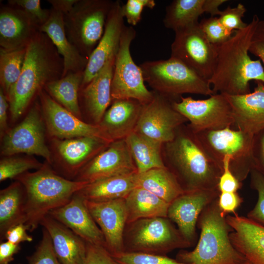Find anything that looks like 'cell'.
Listing matches in <instances>:
<instances>
[{"instance_id":"cell-50","label":"cell","mask_w":264,"mask_h":264,"mask_svg":"<svg viewBox=\"0 0 264 264\" xmlns=\"http://www.w3.org/2000/svg\"><path fill=\"white\" fill-rule=\"evenodd\" d=\"M253 151L255 167L264 176V130L254 135Z\"/></svg>"},{"instance_id":"cell-38","label":"cell","mask_w":264,"mask_h":264,"mask_svg":"<svg viewBox=\"0 0 264 264\" xmlns=\"http://www.w3.org/2000/svg\"><path fill=\"white\" fill-rule=\"evenodd\" d=\"M119 264H187L163 255L123 251L111 256Z\"/></svg>"},{"instance_id":"cell-44","label":"cell","mask_w":264,"mask_h":264,"mask_svg":"<svg viewBox=\"0 0 264 264\" xmlns=\"http://www.w3.org/2000/svg\"><path fill=\"white\" fill-rule=\"evenodd\" d=\"M8 4L19 7L30 15L41 26L48 20L50 9H43L40 0H9Z\"/></svg>"},{"instance_id":"cell-26","label":"cell","mask_w":264,"mask_h":264,"mask_svg":"<svg viewBox=\"0 0 264 264\" xmlns=\"http://www.w3.org/2000/svg\"><path fill=\"white\" fill-rule=\"evenodd\" d=\"M48 232L55 254L61 264H84L86 242L67 227L50 215L40 222Z\"/></svg>"},{"instance_id":"cell-40","label":"cell","mask_w":264,"mask_h":264,"mask_svg":"<svg viewBox=\"0 0 264 264\" xmlns=\"http://www.w3.org/2000/svg\"><path fill=\"white\" fill-rule=\"evenodd\" d=\"M250 174V186L257 191L258 200L254 207L248 213L247 218L264 226V176L255 167Z\"/></svg>"},{"instance_id":"cell-54","label":"cell","mask_w":264,"mask_h":264,"mask_svg":"<svg viewBox=\"0 0 264 264\" xmlns=\"http://www.w3.org/2000/svg\"><path fill=\"white\" fill-rule=\"evenodd\" d=\"M253 264L246 259L244 262L239 263V264Z\"/></svg>"},{"instance_id":"cell-25","label":"cell","mask_w":264,"mask_h":264,"mask_svg":"<svg viewBox=\"0 0 264 264\" xmlns=\"http://www.w3.org/2000/svg\"><path fill=\"white\" fill-rule=\"evenodd\" d=\"M226 220L233 229L229 237L234 247L253 264H264V226L237 214Z\"/></svg>"},{"instance_id":"cell-42","label":"cell","mask_w":264,"mask_h":264,"mask_svg":"<svg viewBox=\"0 0 264 264\" xmlns=\"http://www.w3.org/2000/svg\"><path fill=\"white\" fill-rule=\"evenodd\" d=\"M246 11L245 6L239 3L235 7L228 6L223 10H220L218 18L221 23L227 29L232 32L245 28L248 23L242 20Z\"/></svg>"},{"instance_id":"cell-19","label":"cell","mask_w":264,"mask_h":264,"mask_svg":"<svg viewBox=\"0 0 264 264\" xmlns=\"http://www.w3.org/2000/svg\"><path fill=\"white\" fill-rule=\"evenodd\" d=\"M219 189L185 192L169 205L168 218L175 222L184 240L192 246L197 239L196 227L204 208L219 197Z\"/></svg>"},{"instance_id":"cell-27","label":"cell","mask_w":264,"mask_h":264,"mask_svg":"<svg viewBox=\"0 0 264 264\" xmlns=\"http://www.w3.org/2000/svg\"><path fill=\"white\" fill-rule=\"evenodd\" d=\"M47 35L63 59L62 77L69 72H84L88 59L69 41L65 29L64 14L51 8L48 20L40 27Z\"/></svg>"},{"instance_id":"cell-23","label":"cell","mask_w":264,"mask_h":264,"mask_svg":"<svg viewBox=\"0 0 264 264\" xmlns=\"http://www.w3.org/2000/svg\"><path fill=\"white\" fill-rule=\"evenodd\" d=\"M255 82L256 86L253 92L225 94L232 108V127L254 135L264 130V83Z\"/></svg>"},{"instance_id":"cell-41","label":"cell","mask_w":264,"mask_h":264,"mask_svg":"<svg viewBox=\"0 0 264 264\" xmlns=\"http://www.w3.org/2000/svg\"><path fill=\"white\" fill-rule=\"evenodd\" d=\"M27 259L28 264H61L54 251L50 236L44 228L35 251Z\"/></svg>"},{"instance_id":"cell-8","label":"cell","mask_w":264,"mask_h":264,"mask_svg":"<svg viewBox=\"0 0 264 264\" xmlns=\"http://www.w3.org/2000/svg\"><path fill=\"white\" fill-rule=\"evenodd\" d=\"M196 134L208 154L222 168L224 157H230V169L241 182L255 167L254 135L230 127Z\"/></svg>"},{"instance_id":"cell-33","label":"cell","mask_w":264,"mask_h":264,"mask_svg":"<svg viewBox=\"0 0 264 264\" xmlns=\"http://www.w3.org/2000/svg\"><path fill=\"white\" fill-rule=\"evenodd\" d=\"M127 224L139 219L168 218L170 204L142 188L136 187L125 198Z\"/></svg>"},{"instance_id":"cell-14","label":"cell","mask_w":264,"mask_h":264,"mask_svg":"<svg viewBox=\"0 0 264 264\" xmlns=\"http://www.w3.org/2000/svg\"><path fill=\"white\" fill-rule=\"evenodd\" d=\"M38 99L46 129L52 138L94 137L113 142L99 125L84 122L56 102L44 89L40 92Z\"/></svg>"},{"instance_id":"cell-45","label":"cell","mask_w":264,"mask_h":264,"mask_svg":"<svg viewBox=\"0 0 264 264\" xmlns=\"http://www.w3.org/2000/svg\"><path fill=\"white\" fill-rule=\"evenodd\" d=\"M230 157L225 156L222 162V172L219 178L218 188L220 192H237L241 182L233 174L229 167Z\"/></svg>"},{"instance_id":"cell-37","label":"cell","mask_w":264,"mask_h":264,"mask_svg":"<svg viewBox=\"0 0 264 264\" xmlns=\"http://www.w3.org/2000/svg\"><path fill=\"white\" fill-rule=\"evenodd\" d=\"M44 164L29 156H5L0 161V181L15 179L31 169L38 170Z\"/></svg>"},{"instance_id":"cell-2","label":"cell","mask_w":264,"mask_h":264,"mask_svg":"<svg viewBox=\"0 0 264 264\" xmlns=\"http://www.w3.org/2000/svg\"><path fill=\"white\" fill-rule=\"evenodd\" d=\"M63 59L50 38L39 32L26 47L20 77L7 97L13 121L18 119L49 83L62 77Z\"/></svg>"},{"instance_id":"cell-24","label":"cell","mask_w":264,"mask_h":264,"mask_svg":"<svg viewBox=\"0 0 264 264\" xmlns=\"http://www.w3.org/2000/svg\"><path fill=\"white\" fill-rule=\"evenodd\" d=\"M116 55L111 57L99 73L79 91L81 110H84L95 124L100 122L112 102L111 84Z\"/></svg>"},{"instance_id":"cell-34","label":"cell","mask_w":264,"mask_h":264,"mask_svg":"<svg viewBox=\"0 0 264 264\" xmlns=\"http://www.w3.org/2000/svg\"><path fill=\"white\" fill-rule=\"evenodd\" d=\"M125 140L137 173L166 167L161 154L162 143L135 132L129 134Z\"/></svg>"},{"instance_id":"cell-52","label":"cell","mask_w":264,"mask_h":264,"mask_svg":"<svg viewBox=\"0 0 264 264\" xmlns=\"http://www.w3.org/2000/svg\"><path fill=\"white\" fill-rule=\"evenodd\" d=\"M9 103L3 90L0 88V134L1 138L10 130L7 123Z\"/></svg>"},{"instance_id":"cell-49","label":"cell","mask_w":264,"mask_h":264,"mask_svg":"<svg viewBox=\"0 0 264 264\" xmlns=\"http://www.w3.org/2000/svg\"><path fill=\"white\" fill-rule=\"evenodd\" d=\"M27 230V228L24 223H19L11 227L6 231L4 239L16 244L25 242H31L33 238L28 235Z\"/></svg>"},{"instance_id":"cell-13","label":"cell","mask_w":264,"mask_h":264,"mask_svg":"<svg viewBox=\"0 0 264 264\" xmlns=\"http://www.w3.org/2000/svg\"><path fill=\"white\" fill-rule=\"evenodd\" d=\"M174 108L185 117L188 127L195 133L232 128V108L225 94L215 93L205 99H194L181 96L173 102Z\"/></svg>"},{"instance_id":"cell-18","label":"cell","mask_w":264,"mask_h":264,"mask_svg":"<svg viewBox=\"0 0 264 264\" xmlns=\"http://www.w3.org/2000/svg\"><path fill=\"white\" fill-rule=\"evenodd\" d=\"M110 143L94 137L52 138V158L67 176H76L80 171Z\"/></svg>"},{"instance_id":"cell-6","label":"cell","mask_w":264,"mask_h":264,"mask_svg":"<svg viewBox=\"0 0 264 264\" xmlns=\"http://www.w3.org/2000/svg\"><path fill=\"white\" fill-rule=\"evenodd\" d=\"M139 66L154 91L173 100L179 101L184 94H214L208 80L175 58L146 61Z\"/></svg>"},{"instance_id":"cell-31","label":"cell","mask_w":264,"mask_h":264,"mask_svg":"<svg viewBox=\"0 0 264 264\" xmlns=\"http://www.w3.org/2000/svg\"><path fill=\"white\" fill-rule=\"evenodd\" d=\"M26 195L22 184L16 180L0 191V238L19 223H24Z\"/></svg>"},{"instance_id":"cell-46","label":"cell","mask_w":264,"mask_h":264,"mask_svg":"<svg viewBox=\"0 0 264 264\" xmlns=\"http://www.w3.org/2000/svg\"><path fill=\"white\" fill-rule=\"evenodd\" d=\"M86 245L84 264H119L104 247L88 242Z\"/></svg>"},{"instance_id":"cell-11","label":"cell","mask_w":264,"mask_h":264,"mask_svg":"<svg viewBox=\"0 0 264 264\" xmlns=\"http://www.w3.org/2000/svg\"><path fill=\"white\" fill-rule=\"evenodd\" d=\"M45 125L38 99L18 125L2 137L0 154L3 156L19 154L36 155L53 163L52 154L45 140Z\"/></svg>"},{"instance_id":"cell-1","label":"cell","mask_w":264,"mask_h":264,"mask_svg":"<svg viewBox=\"0 0 264 264\" xmlns=\"http://www.w3.org/2000/svg\"><path fill=\"white\" fill-rule=\"evenodd\" d=\"M259 20L254 15L245 28L235 31L228 41L217 46L216 66L209 80L214 94H245L251 92L250 81L264 83V68L261 61L251 59L248 54Z\"/></svg>"},{"instance_id":"cell-47","label":"cell","mask_w":264,"mask_h":264,"mask_svg":"<svg viewBox=\"0 0 264 264\" xmlns=\"http://www.w3.org/2000/svg\"><path fill=\"white\" fill-rule=\"evenodd\" d=\"M242 202V198L237 192H220L218 197V205L225 216L229 213L236 214V210Z\"/></svg>"},{"instance_id":"cell-20","label":"cell","mask_w":264,"mask_h":264,"mask_svg":"<svg viewBox=\"0 0 264 264\" xmlns=\"http://www.w3.org/2000/svg\"><path fill=\"white\" fill-rule=\"evenodd\" d=\"M120 1H114L106 21L103 35L88 59L80 89L87 85L103 69L109 60L117 54L125 26Z\"/></svg>"},{"instance_id":"cell-22","label":"cell","mask_w":264,"mask_h":264,"mask_svg":"<svg viewBox=\"0 0 264 264\" xmlns=\"http://www.w3.org/2000/svg\"><path fill=\"white\" fill-rule=\"evenodd\" d=\"M48 215L67 227L86 242L105 248V240L102 232L88 211L85 199L77 193L67 203L51 211Z\"/></svg>"},{"instance_id":"cell-12","label":"cell","mask_w":264,"mask_h":264,"mask_svg":"<svg viewBox=\"0 0 264 264\" xmlns=\"http://www.w3.org/2000/svg\"><path fill=\"white\" fill-rule=\"evenodd\" d=\"M171 57L180 61L202 77L211 78L216 66L217 46L201 31L199 22L175 32Z\"/></svg>"},{"instance_id":"cell-53","label":"cell","mask_w":264,"mask_h":264,"mask_svg":"<svg viewBox=\"0 0 264 264\" xmlns=\"http://www.w3.org/2000/svg\"><path fill=\"white\" fill-rule=\"evenodd\" d=\"M77 0H49L52 8L64 14L68 12L76 2Z\"/></svg>"},{"instance_id":"cell-15","label":"cell","mask_w":264,"mask_h":264,"mask_svg":"<svg viewBox=\"0 0 264 264\" xmlns=\"http://www.w3.org/2000/svg\"><path fill=\"white\" fill-rule=\"evenodd\" d=\"M153 99L143 105L134 132L165 144L172 141L186 118L173 107V100L154 91Z\"/></svg>"},{"instance_id":"cell-17","label":"cell","mask_w":264,"mask_h":264,"mask_svg":"<svg viewBox=\"0 0 264 264\" xmlns=\"http://www.w3.org/2000/svg\"><path fill=\"white\" fill-rule=\"evenodd\" d=\"M85 204L103 234L106 250L111 256L124 251V234L127 221L125 198L105 201L85 200Z\"/></svg>"},{"instance_id":"cell-30","label":"cell","mask_w":264,"mask_h":264,"mask_svg":"<svg viewBox=\"0 0 264 264\" xmlns=\"http://www.w3.org/2000/svg\"><path fill=\"white\" fill-rule=\"evenodd\" d=\"M134 173L112 176L88 183L77 193L91 201L125 198L136 187Z\"/></svg>"},{"instance_id":"cell-3","label":"cell","mask_w":264,"mask_h":264,"mask_svg":"<svg viewBox=\"0 0 264 264\" xmlns=\"http://www.w3.org/2000/svg\"><path fill=\"white\" fill-rule=\"evenodd\" d=\"M182 126L174 139L165 143L169 169L185 192L218 189L222 168L208 154L196 133Z\"/></svg>"},{"instance_id":"cell-4","label":"cell","mask_w":264,"mask_h":264,"mask_svg":"<svg viewBox=\"0 0 264 264\" xmlns=\"http://www.w3.org/2000/svg\"><path fill=\"white\" fill-rule=\"evenodd\" d=\"M48 163L33 172H27L15 179L23 186L26 195L24 224L34 231L49 213L67 203L88 183L58 175Z\"/></svg>"},{"instance_id":"cell-43","label":"cell","mask_w":264,"mask_h":264,"mask_svg":"<svg viewBox=\"0 0 264 264\" xmlns=\"http://www.w3.org/2000/svg\"><path fill=\"white\" fill-rule=\"evenodd\" d=\"M155 5L154 0H128L122 5L121 12L130 26H135L141 20L144 8L153 9Z\"/></svg>"},{"instance_id":"cell-29","label":"cell","mask_w":264,"mask_h":264,"mask_svg":"<svg viewBox=\"0 0 264 264\" xmlns=\"http://www.w3.org/2000/svg\"><path fill=\"white\" fill-rule=\"evenodd\" d=\"M227 0H174L166 7L163 20L165 27L174 32L198 22L204 13L219 15V7Z\"/></svg>"},{"instance_id":"cell-16","label":"cell","mask_w":264,"mask_h":264,"mask_svg":"<svg viewBox=\"0 0 264 264\" xmlns=\"http://www.w3.org/2000/svg\"><path fill=\"white\" fill-rule=\"evenodd\" d=\"M137 172L125 138L114 141L78 173L73 180L92 183Z\"/></svg>"},{"instance_id":"cell-32","label":"cell","mask_w":264,"mask_h":264,"mask_svg":"<svg viewBox=\"0 0 264 264\" xmlns=\"http://www.w3.org/2000/svg\"><path fill=\"white\" fill-rule=\"evenodd\" d=\"M136 187L142 188L170 204L185 192L175 174L166 166L136 173Z\"/></svg>"},{"instance_id":"cell-7","label":"cell","mask_w":264,"mask_h":264,"mask_svg":"<svg viewBox=\"0 0 264 264\" xmlns=\"http://www.w3.org/2000/svg\"><path fill=\"white\" fill-rule=\"evenodd\" d=\"M114 1L77 0L64 15L66 36L84 57L89 56L101 40Z\"/></svg>"},{"instance_id":"cell-35","label":"cell","mask_w":264,"mask_h":264,"mask_svg":"<svg viewBox=\"0 0 264 264\" xmlns=\"http://www.w3.org/2000/svg\"><path fill=\"white\" fill-rule=\"evenodd\" d=\"M84 72H69L48 83L44 89L56 102L77 117L82 118L79 94Z\"/></svg>"},{"instance_id":"cell-5","label":"cell","mask_w":264,"mask_h":264,"mask_svg":"<svg viewBox=\"0 0 264 264\" xmlns=\"http://www.w3.org/2000/svg\"><path fill=\"white\" fill-rule=\"evenodd\" d=\"M218 205V198L200 214L197 227L200 230L198 241L192 251L181 250L176 260L187 264H237L246 259L232 244V228Z\"/></svg>"},{"instance_id":"cell-9","label":"cell","mask_w":264,"mask_h":264,"mask_svg":"<svg viewBox=\"0 0 264 264\" xmlns=\"http://www.w3.org/2000/svg\"><path fill=\"white\" fill-rule=\"evenodd\" d=\"M124 251L163 255L177 248L190 247L168 218L138 220L126 224Z\"/></svg>"},{"instance_id":"cell-51","label":"cell","mask_w":264,"mask_h":264,"mask_svg":"<svg viewBox=\"0 0 264 264\" xmlns=\"http://www.w3.org/2000/svg\"><path fill=\"white\" fill-rule=\"evenodd\" d=\"M20 249L19 244L8 241L1 242L0 244V264H9L14 260V256Z\"/></svg>"},{"instance_id":"cell-10","label":"cell","mask_w":264,"mask_h":264,"mask_svg":"<svg viewBox=\"0 0 264 264\" xmlns=\"http://www.w3.org/2000/svg\"><path fill=\"white\" fill-rule=\"evenodd\" d=\"M136 36L132 26H125L115 56L111 84L112 101L117 99H134L144 105L154 96V91L145 85L142 70L134 62L130 47Z\"/></svg>"},{"instance_id":"cell-48","label":"cell","mask_w":264,"mask_h":264,"mask_svg":"<svg viewBox=\"0 0 264 264\" xmlns=\"http://www.w3.org/2000/svg\"><path fill=\"white\" fill-rule=\"evenodd\" d=\"M249 52L258 57L264 68V20H259L253 33Z\"/></svg>"},{"instance_id":"cell-28","label":"cell","mask_w":264,"mask_h":264,"mask_svg":"<svg viewBox=\"0 0 264 264\" xmlns=\"http://www.w3.org/2000/svg\"><path fill=\"white\" fill-rule=\"evenodd\" d=\"M143 104L134 99L113 100L98 124L112 141L134 132Z\"/></svg>"},{"instance_id":"cell-21","label":"cell","mask_w":264,"mask_h":264,"mask_svg":"<svg viewBox=\"0 0 264 264\" xmlns=\"http://www.w3.org/2000/svg\"><path fill=\"white\" fill-rule=\"evenodd\" d=\"M37 22L23 9L8 4L0 9V46L6 50L26 48L40 32Z\"/></svg>"},{"instance_id":"cell-39","label":"cell","mask_w":264,"mask_h":264,"mask_svg":"<svg viewBox=\"0 0 264 264\" xmlns=\"http://www.w3.org/2000/svg\"><path fill=\"white\" fill-rule=\"evenodd\" d=\"M199 26L209 42L216 46L228 41L234 32L225 28L217 17L202 19Z\"/></svg>"},{"instance_id":"cell-36","label":"cell","mask_w":264,"mask_h":264,"mask_svg":"<svg viewBox=\"0 0 264 264\" xmlns=\"http://www.w3.org/2000/svg\"><path fill=\"white\" fill-rule=\"evenodd\" d=\"M26 47L6 50L0 48V85L6 97L20 76Z\"/></svg>"}]
</instances>
